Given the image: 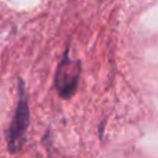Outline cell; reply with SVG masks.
<instances>
[{
	"instance_id": "obj_1",
	"label": "cell",
	"mask_w": 158,
	"mask_h": 158,
	"mask_svg": "<svg viewBox=\"0 0 158 158\" xmlns=\"http://www.w3.org/2000/svg\"><path fill=\"white\" fill-rule=\"evenodd\" d=\"M28 123H29V107H28L24 83H22V81H19L18 103H17V108L15 112H14L13 119H11L10 128L7 131V143L10 153L14 154L22 148L25 142Z\"/></svg>"
},
{
	"instance_id": "obj_2",
	"label": "cell",
	"mask_w": 158,
	"mask_h": 158,
	"mask_svg": "<svg viewBox=\"0 0 158 158\" xmlns=\"http://www.w3.org/2000/svg\"><path fill=\"white\" fill-rule=\"evenodd\" d=\"M79 77H81V61L72 60L69 57V50L64 52L60 64L57 67L54 79V86L61 98H71L78 89Z\"/></svg>"
},
{
	"instance_id": "obj_3",
	"label": "cell",
	"mask_w": 158,
	"mask_h": 158,
	"mask_svg": "<svg viewBox=\"0 0 158 158\" xmlns=\"http://www.w3.org/2000/svg\"><path fill=\"white\" fill-rule=\"evenodd\" d=\"M98 2H104V0H98Z\"/></svg>"
}]
</instances>
